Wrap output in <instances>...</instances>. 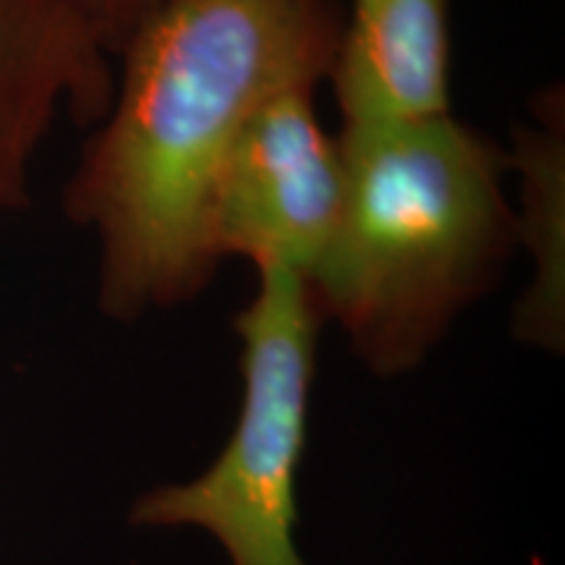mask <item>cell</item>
Segmentation results:
<instances>
[{
	"label": "cell",
	"instance_id": "6da1fadb",
	"mask_svg": "<svg viewBox=\"0 0 565 565\" xmlns=\"http://www.w3.org/2000/svg\"><path fill=\"white\" fill-rule=\"evenodd\" d=\"M333 0H158L124 51L66 210L100 249L97 301L134 320L194 299L221 259L212 202L246 121L333 71Z\"/></svg>",
	"mask_w": 565,
	"mask_h": 565
},
{
	"label": "cell",
	"instance_id": "7a4b0ae2",
	"mask_svg": "<svg viewBox=\"0 0 565 565\" xmlns=\"http://www.w3.org/2000/svg\"><path fill=\"white\" fill-rule=\"evenodd\" d=\"M345 196L309 273L322 320L380 377L422 364L519 244L508 154L454 118L343 126Z\"/></svg>",
	"mask_w": 565,
	"mask_h": 565
},
{
	"label": "cell",
	"instance_id": "3957f363",
	"mask_svg": "<svg viewBox=\"0 0 565 565\" xmlns=\"http://www.w3.org/2000/svg\"><path fill=\"white\" fill-rule=\"evenodd\" d=\"M320 322L303 275L259 270L257 294L233 322L244 395L231 440L192 482L141 494L131 524L202 529L231 565H303L294 542L296 475L307 448Z\"/></svg>",
	"mask_w": 565,
	"mask_h": 565
},
{
	"label": "cell",
	"instance_id": "277c9868",
	"mask_svg": "<svg viewBox=\"0 0 565 565\" xmlns=\"http://www.w3.org/2000/svg\"><path fill=\"white\" fill-rule=\"evenodd\" d=\"M345 196L341 137L322 129L315 87L267 100L238 134L212 202L217 259L309 278L333 236Z\"/></svg>",
	"mask_w": 565,
	"mask_h": 565
},
{
	"label": "cell",
	"instance_id": "5b68a950",
	"mask_svg": "<svg viewBox=\"0 0 565 565\" xmlns=\"http://www.w3.org/2000/svg\"><path fill=\"white\" fill-rule=\"evenodd\" d=\"M113 89L110 55L61 0H0V215L30 204L55 121L100 124Z\"/></svg>",
	"mask_w": 565,
	"mask_h": 565
},
{
	"label": "cell",
	"instance_id": "8992f818",
	"mask_svg": "<svg viewBox=\"0 0 565 565\" xmlns=\"http://www.w3.org/2000/svg\"><path fill=\"white\" fill-rule=\"evenodd\" d=\"M328 79L343 126L450 113L448 0H351Z\"/></svg>",
	"mask_w": 565,
	"mask_h": 565
},
{
	"label": "cell",
	"instance_id": "52a82bcc",
	"mask_svg": "<svg viewBox=\"0 0 565 565\" xmlns=\"http://www.w3.org/2000/svg\"><path fill=\"white\" fill-rule=\"evenodd\" d=\"M555 100L540 126L521 131L519 147L508 154L524 179V212L515 215L519 242H526L536 273L515 315V330L526 341L561 349L563 345V121Z\"/></svg>",
	"mask_w": 565,
	"mask_h": 565
},
{
	"label": "cell",
	"instance_id": "ba28073f",
	"mask_svg": "<svg viewBox=\"0 0 565 565\" xmlns=\"http://www.w3.org/2000/svg\"><path fill=\"white\" fill-rule=\"evenodd\" d=\"M87 26L97 45L118 55L158 0H61Z\"/></svg>",
	"mask_w": 565,
	"mask_h": 565
}]
</instances>
